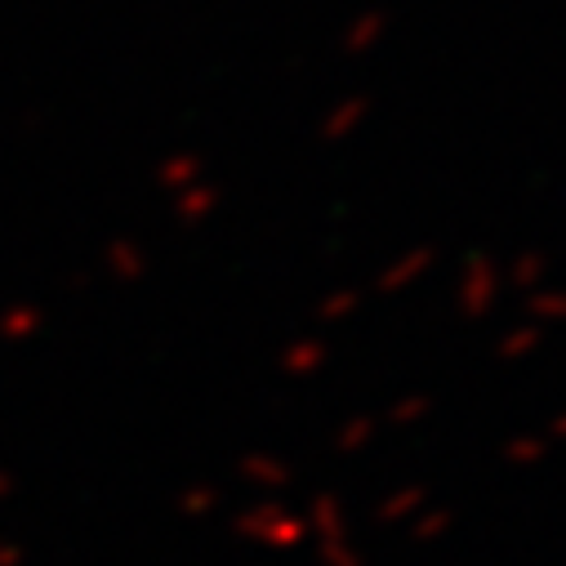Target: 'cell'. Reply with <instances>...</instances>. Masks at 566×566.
I'll return each mask as SVG.
<instances>
[{"label": "cell", "instance_id": "cell-1", "mask_svg": "<svg viewBox=\"0 0 566 566\" xmlns=\"http://www.w3.org/2000/svg\"><path fill=\"white\" fill-rule=\"evenodd\" d=\"M500 268L486 250H469L464 254V268H460V286H455V304L460 313L469 317H482L491 304H495V291H500Z\"/></svg>", "mask_w": 566, "mask_h": 566}, {"label": "cell", "instance_id": "cell-2", "mask_svg": "<svg viewBox=\"0 0 566 566\" xmlns=\"http://www.w3.org/2000/svg\"><path fill=\"white\" fill-rule=\"evenodd\" d=\"M433 263H438V250H433V245H410L406 254H397V259L375 276V286H379V291H406L410 281H419Z\"/></svg>", "mask_w": 566, "mask_h": 566}, {"label": "cell", "instance_id": "cell-3", "mask_svg": "<svg viewBox=\"0 0 566 566\" xmlns=\"http://www.w3.org/2000/svg\"><path fill=\"white\" fill-rule=\"evenodd\" d=\"M366 116H370V98L366 94H353V98H339L326 116H322V138L326 144H344L348 134H357L361 125H366Z\"/></svg>", "mask_w": 566, "mask_h": 566}, {"label": "cell", "instance_id": "cell-4", "mask_svg": "<svg viewBox=\"0 0 566 566\" xmlns=\"http://www.w3.org/2000/svg\"><path fill=\"white\" fill-rule=\"evenodd\" d=\"M384 32H388V14H384V10H366V14H357V19L344 28L339 45H344V54L361 59V54H370V50L384 41Z\"/></svg>", "mask_w": 566, "mask_h": 566}, {"label": "cell", "instance_id": "cell-5", "mask_svg": "<svg viewBox=\"0 0 566 566\" xmlns=\"http://www.w3.org/2000/svg\"><path fill=\"white\" fill-rule=\"evenodd\" d=\"M504 281H509V286H517V291H539V281H548V254H544V250L517 254V259L509 263Z\"/></svg>", "mask_w": 566, "mask_h": 566}, {"label": "cell", "instance_id": "cell-6", "mask_svg": "<svg viewBox=\"0 0 566 566\" xmlns=\"http://www.w3.org/2000/svg\"><path fill=\"white\" fill-rule=\"evenodd\" d=\"M357 308V291H331L326 300H322V322H339V317H348Z\"/></svg>", "mask_w": 566, "mask_h": 566}, {"label": "cell", "instance_id": "cell-7", "mask_svg": "<svg viewBox=\"0 0 566 566\" xmlns=\"http://www.w3.org/2000/svg\"><path fill=\"white\" fill-rule=\"evenodd\" d=\"M535 317H566V291H531Z\"/></svg>", "mask_w": 566, "mask_h": 566}, {"label": "cell", "instance_id": "cell-8", "mask_svg": "<svg viewBox=\"0 0 566 566\" xmlns=\"http://www.w3.org/2000/svg\"><path fill=\"white\" fill-rule=\"evenodd\" d=\"M535 339H539V331H531V326H522V331H513V335L504 339V353H509V357H517V353H526V348H535Z\"/></svg>", "mask_w": 566, "mask_h": 566}]
</instances>
